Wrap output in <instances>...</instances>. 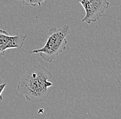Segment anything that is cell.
Instances as JSON below:
<instances>
[{
	"label": "cell",
	"mask_w": 121,
	"mask_h": 119,
	"mask_svg": "<svg viewBox=\"0 0 121 119\" xmlns=\"http://www.w3.org/2000/svg\"><path fill=\"white\" fill-rule=\"evenodd\" d=\"M85 10V15L82 19L83 22L87 24L96 22L104 15L108 8V0H78Z\"/></svg>",
	"instance_id": "3957f363"
},
{
	"label": "cell",
	"mask_w": 121,
	"mask_h": 119,
	"mask_svg": "<svg viewBox=\"0 0 121 119\" xmlns=\"http://www.w3.org/2000/svg\"><path fill=\"white\" fill-rule=\"evenodd\" d=\"M70 33L69 25H64L60 28L54 27L49 30L48 39L43 46L30 51L32 54H39L45 61L52 62L59 54L66 48L68 43L67 36Z\"/></svg>",
	"instance_id": "7a4b0ae2"
},
{
	"label": "cell",
	"mask_w": 121,
	"mask_h": 119,
	"mask_svg": "<svg viewBox=\"0 0 121 119\" xmlns=\"http://www.w3.org/2000/svg\"><path fill=\"white\" fill-rule=\"evenodd\" d=\"M6 85H7L6 83H3L0 84V102H1V101H3L2 94H3V92H4V89H5Z\"/></svg>",
	"instance_id": "8992f818"
},
{
	"label": "cell",
	"mask_w": 121,
	"mask_h": 119,
	"mask_svg": "<svg viewBox=\"0 0 121 119\" xmlns=\"http://www.w3.org/2000/svg\"><path fill=\"white\" fill-rule=\"evenodd\" d=\"M26 39V35H10L6 30L0 28V56H4L8 49H20Z\"/></svg>",
	"instance_id": "277c9868"
},
{
	"label": "cell",
	"mask_w": 121,
	"mask_h": 119,
	"mask_svg": "<svg viewBox=\"0 0 121 119\" xmlns=\"http://www.w3.org/2000/svg\"><path fill=\"white\" fill-rule=\"evenodd\" d=\"M52 77V73L46 67L33 66L23 72L17 89L30 103H41L50 94V88L53 85Z\"/></svg>",
	"instance_id": "6da1fadb"
},
{
	"label": "cell",
	"mask_w": 121,
	"mask_h": 119,
	"mask_svg": "<svg viewBox=\"0 0 121 119\" xmlns=\"http://www.w3.org/2000/svg\"><path fill=\"white\" fill-rule=\"evenodd\" d=\"M22 1L23 4H24L26 6H41L45 0H17Z\"/></svg>",
	"instance_id": "5b68a950"
}]
</instances>
